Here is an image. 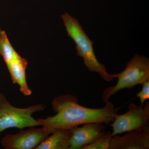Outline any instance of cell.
<instances>
[{
	"instance_id": "cell-3",
	"label": "cell",
	"mask_w": 149,
	"mask_h": 149,
	"mask_svg": "<svg viewBox=\"0 0 149 149\" xmlns=\"http://www.w3.org/2000/svg\"><path fill=\"white\" fill-rule=\"evenodd\" d=\"M117 83L114 86L108 87L103 93V101H109L120 90L133 88L138 85H143L149 80V59L143 55L136 54L127 63L125 70L115 74Z\"/></svg>"
},
{
	"instance_id": "cell-7",
	"label": "cell",
	"mask_w": 149,
	"mask_h": 149,
	"mask_svg": "<svg viewBox=\"0 0 149 149\" xmlns=\"http://www.w3.org/2000/svg\"><path fill=\"white\" fill-rule=\"evenodd\" d=\"M128 132L113 136L109 149H149V125Z\"/></svg>"
},
{
	"instance_id": "cell-11",
	"label": "cell",
	"mask_w": 149,
	"mask_h": 149,
	"mask_svg": "<svg viewBox=\"0 0 149 149\" xmlns=\"http://www.w3.org/2000/svg\"><path fill=\"white\" fill-rule=\"evenodd\" d=\"M17 52L11 45L6 32L0 30V54L6 64L10 62L17 55Z\"/></svg>"
},
{
	"instance_id": "cell-10",
	"label": "cell",
	"mask_w": 149,
	"mask_h": 149,
	"mask_svg": "<svg viewBox=\"0 0 149 149\" xmlns=\"http://www.w3.org/2000/svg\"><path fill=\"white\" fill-rule=\"evenodd\" d=\"M36 148V149H69L72 136L69 129H58Z\"/></svg>"
},
{
	"instance_id": "cell-2",
	"label": "cell",
	"mask_w": 149,
	"mask_h": 149,
	"mask_svg": "<svg viewBox=\"0 0 149 149\" xmlns=\"http://www.w3.org/2000/svg\"><path fill=\"white\" fill-rule=\"evenodd\" d=\"M68 36L76 44L77 55L83 58L84 64L91 72L98 73L103 80L111 82L116 78L115 74L107 72L106 68L99 62L94 52L93 42L84 32L79 21L65 12L61 15Z\"/></svg>"
},
{
	"instance_id": "cell-9",
	"label": "cell",
	"mask_w": 149,
	"mask_h": 149,
	"mask_svg": "<svg viewBox=\"0 0 149 149\" xmlns=\"http://www.w3.org/2000/svg\"><path fill=\"white\" fill-rule=\"evenodd\" d=\"M14 84H18L20 92L25 96L32 94L27 83L25 70L28 63L25 58L22 57L19 54L8 63L6 64Z\"/></svg>"
},
{
	"instance_id": "cell-4",
	"label": "cell",
	"mask_w": 149,
	"mask_h": 149,
	"mask_svg": "<svg viewBox=\"0 0 149 149\" xmlns=\"http://www.w3.org/2000/svg\"><path fill=\"white\" fill-rule=\"evenodd\" d=\"M45 108V106L42 104L25 108L15 107L0 93V133L9 128L22 129L40 125V123L34 119L32 115L36 112L44 110Z\"/></svg>"
},
{
	"instance_id": "cell-6",
	"label": "cell",
	"mask_w": 149,
	"mask_h": 149,
	"mask_svg": "<svg viewBox=\"0 0 149 149\" xmlns=\"http://www.w3.org/2000/svg\"><path fill=\"white\" fill-rule=\"evenodd\" d=\"M15 134H7L2 139L1 144L5 149H36L49 136L43 127L33 128Z\"/></svg>"
},
{
	"instance_id": "cell-5",
	"label": "cell",
	"mask_w": 149,
	"mask_h": 149,
	"mask_svg": "<svg viewBox=\"0 0 149 149\" xmlns=\"http://www.w3.org/2000/svg\"><path fill=\"white\" fill-rule=\"evenodd\" d=\"M124 114H117L110 124L112 127L111 136L130 132L149 125V103L146 101L144 105L138 106L133 103L128 106Z\"/></svg>"
},
{
	"instance_id": "cell-1",
	"label": "cell",
	"mask_w": 149,
	"mask_h": 149,
	"mask_svg": "<svg viewBox=\"0 0 149 149\" xmlns=\"http://www.w3.org/2000/svg\"><path fill=\"white\" fill-rule=\"evenodd\" d=\"M105 103L102 108H90L79 104L75 96L61 95L55 97L52 102L56 114L37 120L49 134L56 129H71L85 123L101 122L107 125L113 122L118 109L109 101Z\"/></svg>"
},
{
	"instance_id": "cell-8",
	"label": "cell",
	"mask_w": 149,
	"mask_h": 149,
	"mask_svg": "<svg viewBox=\"0 0 149 149\" xmlns=\"http://www.w3.org/2000/svg\"><path fill=\"white\" fill-rule=\"evenodd\" d=\"M105 128L101 122L85 123L82 127L72 128L69 149H80L92 143L101 135Z\"/></svg>"
},
{
	"instance_id": "cell-14",
	"label": "cell",
	"mask_w": 149,
	"mask_h": 149,
	"mask_svg": "<svg viewBox=\"0 0 149 149\" xmlns=\"http://www.w3.org/2000/svg\"><path fill=\"white\" fill-rule=\"evenodd\" d=\"M1 29H0V30H1Z\"/></svg>"
},
{
	"instance_id": "cell-13",
	"label": "cell",
	"mask_w": 149,
	"mask_h": 149,
	"mask_svg": "<svg viewBox=\"0 0 149 149\" xmlns=\"http://www.w3.org/2000/svg\"><path fill=\"white\" fill-rule=\"evenodd\" d=\"M142 90L137 93V97L140 99L141 105H144L145 102L149 99V80L143 84Z\"/></svg>"
},
{
	"instance_id": "cell-12",
	"label": "cell",
	"mask_w": 149,
	"mask_h": 149,
	"mask_svg": "<svg viewBox=\"0 0 149 149\" xmlns=\"http://www.w3.org/2000/svg\"><path fill=\"white\" fill-rule=\"evenodd\" d=\"M112 136L109 131H103L100 136L92 143L84 146L81 149H109Z\"/></svg>"
}]
</instances>
